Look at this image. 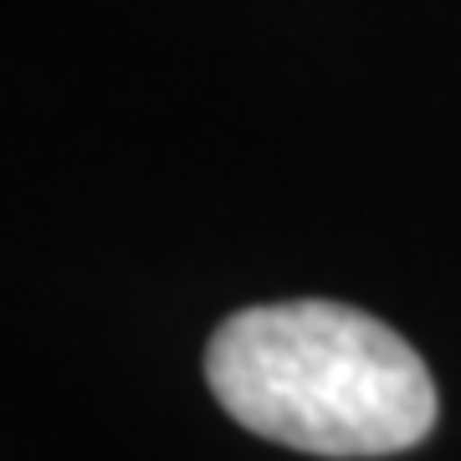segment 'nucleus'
<instances>
[{"mask_svg": "<svg viewBox=\"0 0 461 461\" xmlns=\"http://www.w3.org/2000/svg\"><path fill=\"white\" fill-rule=\"evenodd\" d=\"M205 379L230 420L313 456H390L436 426L426 359L390 323L323 297L226 318Z\"/></svg>", "mask_w": 461, "mask_h": 461, "instance_id": "nucleus-1", "label": "nucleus"}]
</instances>
